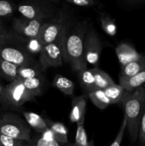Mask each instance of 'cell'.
Masks as SVG:
<instances>
[{"instance_id":"6da1fadb","label":"cell","mask_w":145,"mask_h":146,"mask_svg":"<svg viewBox=\"0 0 145 146\" xmlns=\"http://www.w3.org/2000/svg\"><path fill=\"white\" fill-rule=\"evenodd\" d=\"M90 27L88 21L78 22L67 31L64 44V61L71 65L72 70L80 72L87 68L84 54V40Z\"/></svg>"},{"instance_id":"7a4b0ae2","label":"cell","mask_w":145,"mask_h":146,"mask_svg":"<svg viewBox=\"0 0 145 146\" xmlns=\"http://www.w3.org/2000/svg\"><path fill=\"white\" fill-rule=\"evenodd\" d=\"M120 103L125 111L124 118L127 121V130L132 141H136L145 108V87H139L132 92L125 91Z\"/></svg>"},{"instance_id":"3957f363","label":"cell","mask_w":145,"mask_h":146,"mask_svg":"<svg viewBox=\"0 0 145 146\" xmlns=\"http://www.w3.org/2000/svg\"><path fill=\"white\" fill-rule=\"evenodd\" d=\"M26 38L13 31L0 35V57L18 66L35 62L26 46Z\"/></svg>"},{"instance_id":"277c9868","label":"cell","mask_w":145,"mask_h":146,"mask_svg":"<svg viewBox=\"0 0 145 146\" xmlns=\"http://www.w3.org/2000/svg\"><path fill=\"white\" fill-rule=\"evenodd\" d=\"M70 23L61 35L52 43L44 46L39 54L38 64L42 71L49 67L61 66L64 61V44Z\"/></svg>"},{"instance_id":"5b68a950","label":"cell","mask_w":145,"mask_h":146,"mask_svg":"<svg viewBox=\"0 0 145 146\" xmlns=\"http://www.w3.org/2000/svg\"><path fill=\"white\" fill-rule=\"evenodd\" d=\"M0 134L24 141L31 140V128L25 120L13 113L0 117Z\"/></svg>"},{"instance_id":"8992f818","label":"cell","mask_w":145,"mask_h":146,"mask_svg":"<svg viewBox=\"0 0 145 146\" xmlns=\"http://www.w3.org/2000/svg\"><path fill=\"white\" fill-rule=\"evenodd\" d=\"M68 23V18L63 12H60L49 22L44 23L38 35L43 45L45 46L55 41L63 31Z\"/></svg>"},{"instance_id":"52a82bcc","label":"cell","mask_w":145,"mask_h":146,"mask_svg":"<svg viewBox=\"0 0 145 146\" xmlns=\"http://www.w3.org/2000/svg\"><path fill=\"white\" fill-rule=\"evenodd\" d=\"M17 9L24 18L28 19L38 20L49 18L53 10L48 3L44 1H26L18 4Z\"/></svg>"},{"instance_id":"ba28073f","label":"cell","mask_w":145,"mask_h":146,"mask_svg":"<svg viewBox=\"0 0 145 146\" xmlns=\"http://www.w3.org/2000/svg\"><path fill=\"white\" fill-rule=\"evenodd\" d=\"M34 98L25 88L22 81L18 78L5 86L6 105L18 107L27 101H33Z\"/></svg>"},{"instance_id":"9c48e42d","label":"cell","mask_w":145,"mask_h":146,"mask_svg":"<svg viewBox=\"0 0 145 146\" xmlns=\"http://www.w3.org/2000/svg\"><path fill=\"white\" fill-rule=\"evenodd\" d=\"M101 51L100 39L95 29L90 26L84 40V54L87 63L93 66L98 65Z\"/></svg>"},{"instance_id":"30bf717a","label":"cell","mask_w":145,"mask_h":146,"mask_svg":"<svg viewBox=\"0 0 145 146\" xmlns=\"http://www.w3.org/2000/svg\"><path fill=\"white\" fill-rule=\"evenodd\" d=\"M44 21L28 19L26 18H15L12 22V31L26 38L38 36Z\"/></svg>"},{"instance_id":"8fae6325","label":"cell","mask_w":145,"mask_h":146,"mask_svg":"<svg viewBox=\"0 0 145 146\" xmlns=\"http://www.w3.org/2000/svg\"><path fill=\"white\" fill-rule=\"evenodd\" d=\"M87 99L84 96H76L72 98L70 120L72 123H76L77 125H84Z\"/></svg>"},{"instance_id":"7c38bea8","label":"cell","mask_w":145,"mask_h":146,"mask_svg":"<svg viewBox=\"0 0 145 146\" xmlns=\"http://www.w3.org/2000/svg\"><path fill=\"white\" fill-rule=\"evenodd\" d=\"M115 53L121 66L127 65L129 63L139 59L142 54H139L133 46L127 43H122L115 48Z\"/></svg>"},{"instance_id":"4fadbf2b","label":"cell","mask_w":145,"mask_h":146,"mask_svg":"<svg viewBox=\"0 0 145 146\" xmlns=\"http://www.w3.org/2000/svg\"><path fill=\"white\" fill-rule=\"evenodd\" d=\"M119 85L126 91L132 92L145 84V68L142 71L129 78H119Z\"/></svg>"},{"instance_id":"5bb4252c","label":"cell","mask_w":145,"mask_h":146,"mask_svg":"<svg viewBox=\"0 0 145 146\" xmlns=\"http://www.w3.org/2000/svg\"><path fill=\"white\" fill-rule=\"evenodd\" d=\"M42 69L38 62H34L31 64L21 66L18 68L17 78L20 80L30 79L34 78L42 77Z\"/></svg>"},{"instance_id":"9a60e30c","label":"cell","mask_w":145,"mask_h":146,"mask_svg":"<svg viewBox=\"0 0 145 146\" xmlns=\"http://www.w3.org/2000/svg\"><path fill=\"white\" fill-rule=\"evenodd\" d=\"M145 68V55L142 54L139 59L121 66L119 78H129L138 74Z\"/></svg>"},{"instance_id":"2e32d148","label":"cell","mask_w":145,"mask_h":146,"mask_svg":"<svg viewBox=\"0 0 145 146\" xmlns=\"http://www.w3.org/2000/svg\"><path fill=\"white\" fill-rule=\"evenodd\" d=\"M24 119L30 127L34 128L36 132L44 133L48 129V125L45 121V118H42L41 115L34 112L24 111L23 112Z\"/></svg>"},{"instance_id":"e0dca14e","label":"cell","mask_w":145,"mask_h":146,"mask_svg":"<svg viewBox=\"0 0 145 146\" xmlns=\"http://www.w3.org/2000/svg\"><path fill=\"white\" fill-rule=\"evenodd\" d=\"M48 128L53 132L55 141L60 143H68V129L65 125L59 122H53L48 119H45Z\"/></svg>"},{"instance_id":"ac0fdd59","label":"cell","mask_w":145,"mask_h":146,"mask_svg":"<svg viewBox=\"0 0 145 146\" xmlns=\"http://www.w3.org/2000/svg\"><path fill=\"white\" fill-rule=\"evenodd\" d=\"M18 66L0 57V76L7 81H14L17 78Z\"/></svg>"},{"instance_id":"d6986e66","label":"cell","mask_w":145,"mask_h":146,"mask_svg":"<svg viewBox=\"0 0 145 146\" xmlns=\"http://www.w3.org/2000/svg\"><path fill=\"white\" fill-rule=\"evenodd\" d=\"M53 85L65 95L71 96L73 94L75 84L66 77L56 75L53 80Z\"/></svg>"},{"instance_id":"ffe728a7","label":"cell","mask_w":145,"mask_h":146,"mask_svg":"<svg viewBox=\"0 0 145 146\" xmlns=\"http://www.w3.org/2000/svg\"><path fill=\"white\" fill-rule=\"evenodd\" d=\"M95 81L96 89L104 90L115 84L112 78L107 73L98 67L92 68Z\"/></svg>"},{"instance_id":"44dd1931","label":"cell","mask_w":145,"mask_h":146,"mask_svg":"<svg viewBox=\"0 0 145 146\" xmlns=\"http://www.w3.org/2000/svg\"><path fill=\"white\" fill-rule=\"evenodd\" d=\"M88 97L92 104L99 109L104 110L111 105V102L105 95L103 90L97 89L88 93Z\"/></svg>"},{"instance_id":"7402d4cb","label":"cell","mask_w":145,"mask_h":146,"mask_svg":"<svg viewBox=\"0 0 145 146\" xmlns=\"http://www.w3.org/2000/svg\"><path fill=\"white\" fill-rule=\"evenodd\" d=\"M24 86L27 91L34 97L41 95L43 93V77L41 78H34L30 79L21 80Z\"/></svg>"},{"instance_id":"603a6c76","label":"cell","mask_w":145,"mask_h":146,"mask_svg":"<svg viewBox=\"0 0 145 146\" xmlns=\"http://www.w3.org/2000/svg\"><path fill=\"white\" fill-rule=\"evenodd\" d=\"M105 95L111 102V104H116L120 103L125 90L119 84H115L103 90Z\"/></svg>"},{"instance_id":"cb8c5ba5","label":"cell","mask_w":145,"mask_h":146,"mask_svg":"<svg viewBox=\"0 0 145 146\" xmlns=\"http://www.w3.org/2000/svg\"><path fill=\"white\" fill-rule=\"evenodd\" d=\"M79 77L81 84L84 88L88 91V93L97 90L95 86V77L92 68L91 69L86 68L80 71Z\"/></svg>"},{"instance_id":"d4e9b609","label":"cell","mask_w":145,"mask_h":146,"mask_svg":"<svg viewBox=\"0 0 145 146\" xmlns=\"http://www.w3.org/2000/svg\"><path fill=\"white\" fill-rule=\"evenodd\" d=\"M71 146H95L93 140L88 141L84 125H77L75 143Z\"/></svg>"},{"instance_id":"484cf974","label":"cell","mask_w":145,"mask_h":146,"mask_svg":"<svg viewBox=\"0 0 145 146\" xmlns=\"http://www.w3.org/2000/svg\"><path fill=\"white\" fill-rule=\"evenodd\" d=\"M101 27L103 31L111 36H114L117 34V26L115 21L106 14H102L100 17Z\"/></svg>"},{"instance_id":"4316f807","label":"cell","mask_w":145,"mask_h":146,"mask_svg":"<svg viewBox=\"0 0 145 146\" xmlns=\"http://www.w3.org/2000/svg\"><path fill=\"white\" fill-rule=\"evenodd\" d=\"M26 46L28 52L31 54H40L41 49L44 47V45L41 42L40 39L38 36L34 37V38H26Z\"/></svg>"},{"instance_id":"83f0119b","label":"cell","mask_w":145,"mask_h":146,"mask_svg":"<svg viewBox=\"0 0 145 146\" xmlns=\"http://www.w3.org/2000/svg\"><path fill=\"white\" fill-rule=\"evenodd\" d=\"M15 9V6L10 1L0 0V19L2 17H8L11 16L14 12Z\"/></svg>"},{"instance_id":"f1b7e54d","label":"cell","mask_w":145,"mask_h":146,"mask_svg":"<svg viewBox=\"0 0 145 146\" xmlns=\"http://www.w3.org/2000/svg\"><path fill=\"white\" fill-rule=\"evenodd\" d=\"M25 141L0 134V146H24Z\"/></svg>"},{"instance_id":"f546056e","label":"cell","mask_w":145,"mask_h":146,"mask_svg":"<svg viewBox=\"0 0 145 146\" xmlns=\"http://www.w3.org/2000/svg\"><path fill=\"white\" fill-rule=\"evenodd\" d=\"M126 127H127V121L126 119L124 118L122 125H121L119 131H118L117 133V135L116 138H115V139L114 140V141L112 142V143L111 144L110 146H120L121 143H122V139H123L124 133H125V129H126Z\"/></svg>"},{"instance_id":"4dcf8cb0","label":"cell","mask_w":145,"mask_h":146,"mask_svg":"<svg viewBox=\"0 0 145 146\" xmlns=\"http://www.w3.org/2000/svg\"><path fill=\"white\" fill-rule=\"evenodd\" d=\"M66 2L82 7H95L98 4V1H94V0H66Z\"/></svg>"},{"instance_id":"1f68e13d","label":"cell","mask_w":145,"mask_h":146,"mask_svg":"<svg viewBox=\"0 0 145 146\" xmlns=\"http://www.w3.org/2000/svg\"><path fill=\"white\" fill-rule=\"evenodd\" d=\"M138 138L140 143L143 146H145V108L144 110L142 119H141L140 124H139Z\"/></svg>"},{"instance_id":"d6a6232c","label":"cell","mask_w":145,"mask_h":146,"mask_svg":"<svg viewBox=\"0 0 145 146\" xmlns=\"http://www.w3.org/2000/svg\"><path fill=\"white\" fill-rule=\"evenodd\" d=\"M61 144L55 140H45L43 138H39L34 143V146H61Z\"/></svg>"},{"instance_id":"836d02e7","label":"cell","mask_w":145,"mask_h":146,"mask_svg":"<svg viewBox=\"0 0 145 146\" xmlns=\"http://www.w3.org/2000/svg\"><path fill=\"white\" fill-rule=\"evenodd\" d=\"M123 3L129 9H137L145 6V0H126Z\"/></svg>"},{"instance_id":"e575fe53","label":"cell","mask_w":145,"mask_h":146,"mask_svg":"<svg viewBox=\"0 0 145 146\" xmlns=\"http://www.w3.org/2000/svg\"><path fill=\"white\" fill-rule=\"evenodd\" d=\"M41 138H44L45 140H55V135L50 128H48L44 133H41Z\"/></svg>"},{"instance_id":"d590c367","label":"cell","mask_w":145,"mask_h":146,"mask_svg":"<svg viewBox=\"0 0 145 146\" xmlns=\"http://www.w3.org/2000/svg\"><path fill=\"white\" fill-rule=\"evenodd\" d=\"M0 104L6 105L5 102V87L0 84Z\"/></svg>"},{"instance_id":"8d00e7d4","label":"cell","mask_w":145,"mask_h":146,"mask_svg":"<svg viewBox=\"0 0 145 146\" xmlns=\"http://www.w3.org/2000/svg\"><path fill=\"white\" fill-rule=\"evenodd\" d=\"M7 31H6L5 28H4V25H0V35H2V34H5Z\"/></svg>"},{"instance_id":"74e56055","label":"cell","mask_w":145,"mask_h":146,"mask_svg":"<svg viewBox=\"0 0 145 146\" xmlns=\"http://www.w3.org/2000/svg\"><path fill=\"white\" fill-rule=\"evenodd\" d=\"M0 25H4V24H3V23H2V21H1V19H0Z\"/></svg>"},{"instance_id":"f35d334b","label":"cell","mask_w":145,"mask_h":146,"mask_svg":"<svg viewBox=\"0 0 145 146\" xmlns=\"http://www.w3.org/2000/svg\"><path fill=\"white\" fill-rule=\"evenodd\" d=\"M24 146H25V145H24ZM26 146H34V145H26Z\"/></svg>"},{"instance_id":"ab89813d","label":"cell","mask_w":145,"mask_h":146,"mask_svg":"<svg viewBox=\"0 0 145 146\" xmlns=\"http://www.w3.org/2000/svg\"><path fill=\"white\" fill-rule=\"evenodd\" d=\"M2 115H3V114H2ZM0 115V117H1V115Z\"/></svg>"}]
</instances>
